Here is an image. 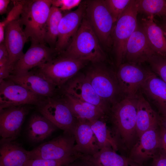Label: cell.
I'll return each instance as SVG.
<instances>
[{"mask_svg":"<svg viewBox=\"0 0 166 166\" xmlns=\"http://www.w3.org/2000/svg\"><path fill=\"white\" fill-rule=\"evenodd\" d=\"M60 54L94 64L102 63L106 58L97 36L85 15L70 43Z\"/></svg>","mask_w":166,"mask_h":166,"instance_id":"6da1fadb","label":"cell"},{"mask_svg":"<svg viewBox=\"0 0 166 166\" xmlns=\"http://www.w3.org/2000/svg\"><path fill=\"white\" fill-rule=\"evenodd\" d=\"M138 95L134 97H123L112 106L109 114L117 140L128 147L131 146L137 136Z\"/></svg>","mask_w":166,"mask_h":166,"instance_id":"7a4b0ae2","label":"cell"},{"mask_svg":"<svg viewBox=\"0 0 166 166\" xmlns=\"http://www.w3.org/2000/svg\"><path fill=\"white\" fill-rule=\"evenodd\" d=\"M52 6L51 0H26L18 20L31 42L45 44L46 24Z\"/></svg>","mask_w":166,"mask_h":166,"instance_id":"3957f363","label":"cell"},{"mask_svg":"<svg viewBox=\"0 0 166 166\" xmlns=\"http://www.w3.org/2000/svg\"><path fill=\"white\" fill-rule=\"evenodd\" d=\"M85 1V16L90 23L101 45L106 48L111 47L115 22L105 0Z\"/></svg>","mask_w":166,"mask_h":166,"instance_id":"277c9868","label":"cell"},{"mask_svg":"<svg viewBox=\"0 0 166 166\" xmlns=\"http://www.w3.org/2000/svg\"><path fill=\"white\" fill-rule=\"evenodd\" d=\"M138 0H131L114 26L112 47L118 67L123 63L127 42L138 25Z\"/></svg>","mask_w":166,"mask_h":166,"instance_id":"5b68a950","label":"cell"},{"mask_svg":"<svg viewBox=\"0 0 166 166\" xmlns=\"http://www.w3.org/2000/svg\"><path fill=\"white\" fill-rule=\"evenodd\" d=\"M99 96L112 106L122 98L116 73L102 65H95L85 74Z\"/></svg>","mask_w":166,"mask_h":166,"instance_id":"8992f818","label":"cell"},{"mask_svg":"<svg viewBox=\"0 0 166 166\" xmlns=\"http://www.w3.org/2000/svg\"><path fill=\"white\" fill-rule=\"evenodd\" d=\"M58 55L38 67L37 69L60 88L76 75L87 61Z\"/></svg>","mask_w":166,"mask_h":166,"instance_id":"52a82bcc","label":"cell"},{"mask_svg":"<svg viewBox=\"0 0 166 166\" xmlns=\"http://www.w3.org/2000/svg\"><path fill=\"white\" fill-rule=\"evenodd\" d=\"M36 106L39 113L57 128L73 134L77 120L62 97H44Z\"/></svg>","mask_w":166,"mask_h":166,"instance_id":"ba28073f","label":"cell"},{"mask_svg":"<svg viewBox=\"0 0 166 166\" xmlns=\"http://www.w3.org/2000/svg\"><path fill=\"white\" fill-rule=\"evenodd\" d=\"M75 143L73 134L64 132L63 134L29 151V159L58 160L79 155L74 151Z\"/></svg>","mask_w":166,"mask_h":166,"instance_id":"9c48e42d","label":"cell"},{"mask_svg":"<svg viewBox=\"0 0 166 166\" xmlns=\"http://www.w3.org/2000/svg\"><path fill=\"white\" fill-rule=\"evenodd\" d=\"M118 68L116 75L123 96L128 97H137L150 70L140 65L127 62L121 64Z\"/></svg>","mask_w":166,"mask_h":166,"instance_id":"30bf717a","label":"cell"},{"mask_svg":"<svg viewBox=\"0 0 166 166\" xmlns=\"http://www.w3.org/2000/svg\"><path fill=\"white\" fill-rule=\"evenodd\" d=\"M43 97L8 78L0 81V110L25 105H36Z\"/></svg>","mask_w":166,"mask_h":166,"instance_id":"8fae6325","label":"cell"},{"mask_svg":"<svg viewBox=\"0 0 166 166\" xmlns=\"http://www.w3.org/2000/svg\"><path fill=\"white\" fill-rule=\"evenodd\" d=\"M64 93L95 105L106 115L109 114L110 105L97 94L85 74H77L69 80L65 88Z\"/></svg>","mask_w":166,"mask_h":166,"instance_id":"7c38bea8","label":"cell"},{"mask_svg":"<svg viewBox=\"0 0 166 166\" xmlns=\"http://www.w3.org/2000/svg\"><path fill=\"white\" fill-rule=\"evenodd\" d=\"M29 105L12 106L0 110V135L1 140H15L30 107Z\"/></svg>","mask_w":166,"mask_h":166,"instance_id":"4fadbf2b","label":"cell"},{"mask_svg":"<svg viewBox=\"0 0 166 166\" xmlns=\"http://www.w3.org/2000/svg\"><path fill=\"white\" fill-rule=\"evenodd\" d=\"M8 78L43 97H55L59 88L37 69L23 73L10 74Z\"/></svg>","mask_w":166,"mask_h":166,"instance_id":"5bb4252c","label":"cell"},{"mask_svg":"<svg viewBox=\"0 0 166 166\" xmlns=\"http://www.w3.org/2000/svg\"><path fill=\"white\" fill-rule=\"evenodd\" d=\"M86 1L82 2L75 10L63 16L59 25L54 49L57 55L64 52L76 34L85 14Z\"/></svg>","mask_w":166,"mask_h":166,"instance_id":"9a60e30c","label":"cell"},{"mask_svg":"<svg viewBox=\"0 0 166 166\" xmlns=\"http://www.w3.org/2000/svg\"><path fill=\"white\" fill-rule=\"evenodd\" d=\"M56 54L54 49L45 44L31 42L30 47L14 65L10 74L28 72L51 60Z\"/></svg>","mask_w":166,"mask_h":166,"instance_id":"2e32d148","label":"cell"},{"mask_svg":"<svg viewBox=\"0 0 166 166\" xmlns=\"http://www.w3.org/2000/svg\"><path fill=\"white\" fill-rule=\"evenodd\" d=\"M156 54L150 45L141 26L138 25L127 42L124 60L125 59L127 63L140 65L148 62Z\"/></svg>","mask_w":166,"mask_h":166,"instance_id":"e0dca14e","label":"cell"},{"mask_svg":"<svg viewBox=\"0 0 166 166\" xmlns=\"http://www.w3.org/2000/svg\"><path fill=\"white\" fill-rule=\"evenodd\" d=\"M130 151L129 158L141 164L152 159L160 146V127H155L142 134Z\"/></svg>","mask_w":166,"mask_h":166,"instance_id":"ac0fdd59","label":"cell"},{"mask_svg":"<svg viewBox=\"0 0 166 166\" xmlns=\"http://www.w3.org/2000/svg\"><path fill=\"white\" fill-rule=\"evenodd\" d=\"M22 26L18 19L8 23L5 29L4 43L9 54L8 65L11 72L15 64L24 54L23 47L28 38Z\"/></svg>","mask_w":166,"mask_h":166,"instance_id":"d6986e66","label":"cell"},{"mask_svg":"<svg viewBox=\"0 0 166 166\" xmlns=\"http://www.w3.org/2000/svg\"><path fill=\"white\" fill-rule=\"evenodd\" d=\"M72 134L76 142L74 150L76 153L83 156H91L100 150L89 121L77 120Z\"/></svg>","mask_w":166,"mask_h":166,"instance_id":"ffe728a7","label":"cell"},{"mask_svg":"<svg viewBox=\"0 0 166 166\" xmlns=\"http://www.w3.org/2000/svg\"><path fill=\"white\" fill-rule=\"evenodd\" d=\"M140 90L161 114L166 113V83L150 70Z\"/></svg>","mask_w":166,"mask_h":166,"instance_id":"44dd1931","label":"cell"},{"mask_svg":"<svg viewBox=\"0 0 166 166\" xmlns=\"http://www.w3.org/2000/svg\"><path fill=\"white\" fill-rule=\"evenodd\" d=\"M83 158L88 166H144L117 153L109 147L101 148L93 155Z\"/></svg>","mask_w":166,"mask_h":166,"instance_id":"7402d4cb","label":"cell"},{"mask_svg":"<svg viewBox=\"0 0 166 166\" xmlns=\"http://www.w3.org/2000/svg\"><path fill=\"white\" fill-rule=\"evenodd\" d=\"M57 128L41 114L35 113L31 115L27 123L26 136L30 142L38 143L48 138Z\"/></svg>","mask_w":166,"mask_h":166,"instance_id":"603a6c76","label":"cell"},{"mask_svg":"<svg viewBox=\"0 0 166 166\" xmlns=\"http://www.w3.org/2000/svg\"><path fill=\"white\" fill-rule=\"evenodd\" d=\"M29 159V151L15 140H0V162L4 166H24Z\"/></svg>","mask_w":166,"mask_h":166,"instance_id":"cb8c5ba5","label":"cell"},{"mask_svg":"<svg viewBox=\"0 0 166 166\" xmlns=\"http://www.w3.org/2000/svg\"><path fill=\"white\" fill-rule=\"evenodd\" d=\"M160 116L143 96L138 95L136 121L137 136L160 125Z\"/></svg>","mask_w":166,"mask_h":166,"instance_id":"d4e9b609","label":"cell"},{"mask_svg":"<svg viewBox=\"0 0 166 166\" xmlns=\"http://www.w3.org/2000/svg\"><path fill=\"white\" fill-rule=\"evenodd\" d=\"M62 98L77 120L89 121L105 118L106 115L99 108L65 93Z\"/></svg>","mask_w":166,"mask_h":166,"instance_id":"484cf974","label":"cell"},{"mask_svg":"<svg viewBox=\"0 0 166 166\" xmlns=\"http://www.w3.org/2000/svg\"><path fill=\"white\" fill-rule=\"evenodd\" d=\"M154 17L147 16L142 19L141 26L156 54L166 57V37L161 27L155 22Z\"/></svg>","mask_w":166,"mask_h":166,"instance_id":"4316f807","label":"cell"},{"mask_svg":"<svg viewBox=\"0 0 166 166\" xmlns=\"http://www.w3.org/2000/svg\"><path fill=\"white\" fill-rule=\"evenodd\" d=\"M103 119L89 121L96 139L97 145L101 149L109 147L115 151L119 148L118 140L114 136Z\"/></svg>","mask_w":166,"mask_h":166,"instance_id":"83f0119b","label":"cell"},{"mask_svg":"<svg viewBox=\"0 0 166 166\" xmlns=\"http://www.w3.org/2000/svg\"><path fill=\"white\" fill-rule=\"evenodd\" d=\"M58 8L52 6L46 24L45 43L54 49L58 34V27L63 14Z\"/></svg>","mask_w":166,"mask_h":166,"instance_id":"f1b7e54d","label":"cell"},{"mask_svg":"<svg viewBox=\"0 0 166 166\" xmlns=\"http://www.w3.org/2000/svg\"><path fill=\"white\" fill-rule=\"evenodd\" d=\"M138 13L144 14L148 16H165V0H138Z\"/></svg>","mask_w":166,"mask_h":166,"instance_id":"f546056e","label":"cell"},{"mask_svg":"<svg viewBox=\"0 0 166 166\" xmlns=\"http://www.w3.org/2000/svg\"><path fill=\"white\" fill-rule=\"evenodd\" d=\"M26 1L14 2V6L6 18L0 22V44L4 42L5 29L10 22L18 19L22 12Z\"/></svg>","mask_w":166,"mask_h":166,"instance_id":"4dcf8cb0","label":"cell"},{"mask_svg":"<svg viewBox=\"0 0 166 166\" xmlns=\"http://www.w3.org/2000/svg\"><path fill=\"white\" fill-rule=\"evenodd\" d=\"M80 157V155H78L58 160L41 159H30L24 166H65L74 161Z\"/></svg>","mask_w":166,"mask_h":166,"instance_id":"1f68e13d","label":"cell"},{"mask_svg":"<svg viewBox=\"0 0 166 166\" xmlns=\"http://www.w3.org/2000/svg\"><path fill=\"white\" fill-rule=\"evenodd\" d=\"M131 1V0H105L115 23L127 8Z\"/></svg>","mask_w":166,"mask_h":166,"instance_id":"d6a6232c","label":"cell"},{"mask_svg":"<svg viewBox=\"0 0 166 166\" xmlns=\"http://www.w3.org/2000/svg\"><path fill=\"white\" fill-rule=\"evenodd\" d=\"M152 70L166 83V57L155 55L148 61Z\"/></svg>","mask_w":166,"mask_h":166,"instance_id":"836d02e7","label":"cell"},{"mask_svg":"<svg viewBox=\"0 0 166 166\" xmlns=\"http://www.w3.org/2000/svg\"><path fill=\"white\" fill-rule=\"evenodd\" d=\"M81 0H51L52 6L58 8L61 11H68L78 6Z\"/></svg>","mask_w":166,"mask_h":166,"instance_id":"e575fe53","label":"cell"},{"mask_svg":"<svg viewBox=\"0 0 166 166\" xmlns=\"http://www.w3.org/2000/svg\"><path fill=\"white\" fill-rule=\"evenodd\" d=\"M160 146L158 152L166 157V129L160 122Z\"/></svg>","mask_w":166,"mask_h":166,"instance_id":"d590c367","label":"cell"},{"mask_svg":"<svg viewBox=\"0 0 166 166\" xmlns=\"http://www.w3.org/2000/svg\"><path fill=\"white\" fill-rule=\"evenodd\" d=\"M152 166H166V157L158 152L152 159Z\"/></svg>","mask_w":166,"mask_h":166,"instance_id":"8d00e7d4","label":"cell"},{"mask_svg":"<svg viewBox=\"0 0 166 166\" xmlns=\"http://www.w3.org/2000/svg\"><path fill=\"white\" fill-rule=\"evenodd\" d=\"M8 60L9 54L4 42L0 44V61Z\"/></svg>","mask_w":166,"mask_h":166,"instance_id":"74e56055","label":"cell"},{"mask_svg":"<svg viewBox=\"0 0 166 166\" xmlns=\"http://www.w3.org/2000/svg\"><path fill=\"white\" fill-rule=\"evenodd\" d=\"M10 2V1L9 0H0V15H2L6 13Z\"/></svg>","mask_w":166,"mask_h":166,"instance_id":"f35d334b","label":"cell"},{"mask_svg":"<svg viewBox=\"0 0 166 166\" xmlns=\"http://www.w3.org/2000/svg\"><path fill=\"white\" fill-rule=\"evenodd\" d=\"M65 166H87L84 160L81 157L72 163Z\"/></svg>","mask_w":166,"mask_h":166,"instance_id":"ab89813d","label":"cell"},{"mask_svg":"<svg viewBox=\"0 0 166 166\" xmlns=\"http://www.w3.org/2000/svg\"><path fill=\"white\" fill-rule=\"evenodd\" d=\"M159 116L160 124L166 129V113L161 114Z\"/></svg>","mask_w":166,"mask_h":166,"instance_id":"60d3db41","label":"cell"},{"mask_svg":"<svg viewBox=\"0 0 166 166\" xmlns=\"http://www.w3.org/2000/svg\"><path fill=\"white\" fill-rule=\"evenodd\" d=\"M164 19L162 23L160 25V26L163 29L164 35L166 37V18L164 17Z\"/></svg>","mask_w":166,"mask_h":166,"instance_id":"b9f144b4","label":"cell"},{"mask_svg":"<svg viewBox=\"0 0 166 166\" xmlns=\"http://www.w3.org/2000/svg\"><path fill=\"white\" fill-rule=\"evenodd\" d=\"M0 166H4L2 164L1 162H0Z\"/></svg>","mask_w":166,"mask_h":166,"instance_id":"7bdbcfd3","label":"cell"},{"mask_svg":"<svg viewBox=\"0 0 166 166\" xmlns=\"http://www.w3.org/2000/svg\"><path fill=\"white\" fill-rule=\"evenodd\" d=\"M164 17H165L166 18V13H165V16Z\"/></svg>","mask_w":166,"mask_h":166,"instance_id":"ee69618b","label":"cell"}]
</instances>
